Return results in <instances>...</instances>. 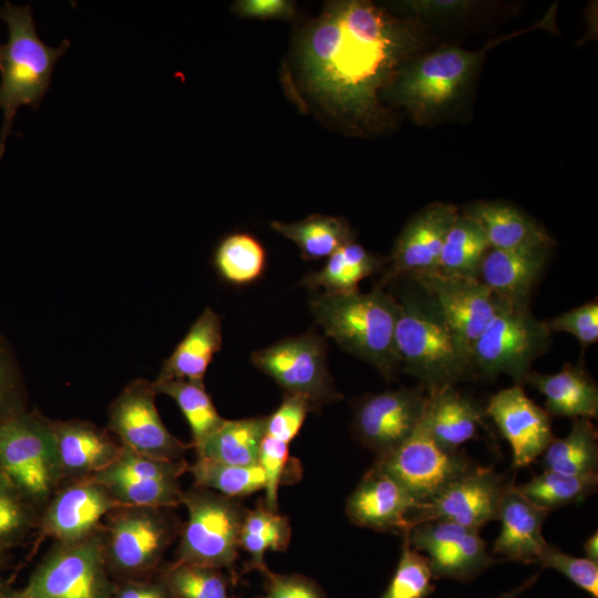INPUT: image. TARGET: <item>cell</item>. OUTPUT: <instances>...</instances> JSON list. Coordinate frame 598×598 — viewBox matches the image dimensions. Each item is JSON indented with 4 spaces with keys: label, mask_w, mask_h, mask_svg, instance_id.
Here are the masks:
<instances>
[{
    "label": "cell",
    "mask_w": 598,
    "mask_h": 598,
    "mask_svg": "<svg viewBox=\"0 0 598 598\" xmlns=\"http://www.w3.org/2000/svg\"><path fill=\"white\" fill-rule=\"evenodd\" d=\"M413 39L377 7L363 1L330 4L302 43L303 69L315 90L362 113Z\"/></svg>",
    "instance_id": "obj_1"
},
{
    "label": "cell",
    "mask_w": 598,
    "mask_h": 598,
    "mask_svg": "<svg viewBox=\"0 0 598 598\" xmlns=\"http://www.w3.org/2000/svg\"><path fill=\"white\" fill-rule=\"evenodd\" d=\"M409 280L412 286L393 295L399 303L394 344L401 371L427 392L474 378L471 354L439 303Z\"/></svg>",
    "instance_id": "obj_2"
},
{
    "label": "cell",
    "mask_w": 598,
    "mask_h": 598,
    "mask_svg": "<svg viewBox=\"0 0 598 598\" xmlns=\"http://www.w3.org/2000/svg\"><path fill=\"white\" fill-rule=\"evenodd\" d=\"M309 306L324 333L374 367L388 381L401 370L394 344L399 303L385 288L344 295L315 293Z\"/></svg>",
    "instance_id": "obj_3"
},
{
    "label": "cell",
    "mask_w": 598,
    "mask_h": 598,
    "mask_svg": "<svg viewBox=\"0 0 598 598\" xmlns=\"http://www.w3.org/2000/svg\"><path fill=\"white\" fill-rule=\"evenodd\" d=\"M0 19L8 27V41L0 43V110L3 122L0 133V161L20 106L38 110L50 89L58 60L71 43L59 47L45 44L37 33L30 4L16 6L9 1L0 8Z\"/></svg>",
    "instance_id": "obj_4"
},
{
    "label": "cell",
    "mask_w": 598,
    "mask_h": 598,
    "mask_svg": "<svg viewBox=\"0 0 598 598\" xmlns=\"http://www.w3.org/2000/svg\"><path fill=\"white\" fill-rule=\"evenodd\" d=\"M172 509L118 506L105 517L102 534L111 576L142 579L157 568L182 528Z\"/></svg>",
    "instance_id": "obj_5"
},
{
    "label": "cell",
    "mask_w": 598,
    "mask_h": 598,
    "mask_svg": "<svg viewBox=\"0 0 598 598\" xmlns=\"http://www.w3.org/2000/svg\"><path fill=\"white\" fill-rule=\"evenodd\" d=\"M0 473L42 511L64 483L51 420L27 410L0 423Z\"/></svg>",
    "instance_id": "obj_6"
},
{
    "label": "cell",
    "mask_w": 598,
    "mask_h": 598,
    "mask_svg": "<svg viewBox=\"0 0 598 598\" xmlns=\"http://www.w3.org/2000/svg\"><path fill=\"white\" fill-rule=\"evenodd\" d=\"M182 504L187 520L174 563L233 569L247 509L237 498L197 486L183 493Z\"/></svg>",
    "instance_id": "obj_7"
},
{
    "label": "cell",
    "mask_w": 598,
    "mask_h": 598,
    "mask_svg": "<svg viewBox=\"0 0 598 598\" xmlns=\"http://www.w3.org/2000/svg\"><path fill=\"white\" fill-rule=\"evenodd\" d=\"M551 333L529 307L503 303L472 349L475 377L492 380L509 375L526 384L532 363L549 349Z\"/></svg>",
    "instance_id": "obj_8"
},
{
    "label": "cell",
    "mask_w": 598,
    "mask_h": 598,
    "mask_svg": "<svg viewBox=\"0 0 598 598\" xmlns=\"http://www.w3.org/2000/svg\"><path fill=\"white\" fill-rule=\"evenodd\" d=\"M102 528L74 543H54L31 573L21 598H112Z\"/></svg>",
    "instance_id": "obj_9"
},
{
    "label": "cell",
    "mask_w": 598,
    "mask_h": 598,
    "mask_svg": "<svg viewBox=\"0 0 598 598\" xmlns=\"http://www.w3.org/2000/svg\"><path fill=\"white\" fill-rule=\"evenodd\" d=\"M551 14L535 27L489 41L477 51L441 49L410 64L398 78L394 94L415 117L427 118L453 101L466 84L484 54L504 40L549 22Z\"/></svg>",
    "instance_id": "obj_10"
},
{
    "label": "cell",
    "mask_w": 598,
    "mask_h": 598,
    "mask_svg": "<svg viewBox=\"0 0 598 598\" xmlns=\"http://www.w3.org/2000/svg\"><path fill=\"white\" fill-rule=\"evenodd\" d=\"M250 360L285 394L305 399L315 412L342 398L327 367L324 340L313 331L254 351Z\"/></svg>",
    "instance_id": "obj_11"
},
{
    "label": "cell",
    "mask_w": 598,
    "mask_h": 598,
    "mask_svg": "<svg viewBox=\"0 0 598 598\" xmlns=\"http://www.w3.org/2000/svg\"><path fill=\"white\" fill-rule=\"evenodd\" d=\"M373 465L394 477L417 506L477 466L465 453L442 448L430 435L423 419L408 440L377 458Z\"/></svg>",
    "instance_id": "obj_12"
},
{
    "label": "cell",
    "mask_w": 598,
    "mask_h": 598,
    "mask_svg": "<svg viewBox=\"0 0 598 598\" xmlns=\"http://www.w3.org/2000/svg\"><path fill=\"white\" fill-rule=\"evenodd\" d=\"M153 381H131L109 406L106 430L122 446L161 460H183L189 447L165 426L156 408Z\"/></svg>",
    "instance_id": "obj_13"
},
{
    "label": "cell",
    "mask_w": 598,
    "mask_h": 598,
    "mask_svg": "<svg viewBox=\"0 0 598 598\" xmlns=\"http://www.w3.org/2000/svg\"><path fill=\"white\" fill-rule=\"evenodd\" d=\"M429 401L421 385L368 394L355 404L353 436L383 457L408 440L420 425Z\"/></svg>",
    "instance_id": "obj_14"
},
{
    "label": "cell",
    "mask_w": 598,
    "mask_h": 598,
    "mask_svg": "<svg viewBox=\"0 0 598 598\" xmlns=\"http://www.w3.org/2000/svg\"><path fill=\"white\" fill-rule=\"evenodd\" d=\"M509 485L504 474L477 465L413 509L408 518V532L415 525L432 520L480 530L485 524L498 520L499 504Z\"/></svg>",
    "instance_id": "obj_15"
},
{
    "label": "cell",
    "mask_w": 598,
    "mask_h": 598,
    "mask_svg": "<svg viewBox=\"0 0 598 598\" xmlns=\"http://www.w3.org/2000/svg\"><path fill=\"white\" fill-rule=\"evenodd\" d=\"M478 532L432 520L415 525L403 536L414 549L427 554L433 578L467 582L494 563Z\"/></svg>",
    "instance_id": "obj_16"
},
{
    "label": "cell",
    "mask_w": 598,
    "mask_h": 598,
    "mask_svg": "<svg viewBox=\"0 0 598 598\" xmlns=\"http://www.w3.org/2000/svg\"><path fill=\"white\" fill-rule=\"evenodd\" d=\"M118 503L93 477L64 482L40 513V530L54 543H74L102 528Z\"/></svg>",
    "instance_id": "obj_17"
},
{
    "label": "cell",
    "mask_w": 598,
    "mask_h": 598,
    "mask_svg": "<svg viewBox=\"0 0 598 598\" xmlns=\"http://www.w3.org/2000/svg\"><path fill=\"white\" fill-rule=\"evenodd\" d=\"M406 278L435 299L470 354L475 341L504 303L477 278L439 271Z\"/></svg>",
    "instance_id": "obj_18"
},
{
    "label": "cell",
    "mask_w": 598,
    "mask_h": 598,
    "mask_svg": "<svg viewBox=\"0 0 598 598\" xmlns=\"http://www.w3.org/2000/svg\"><path fill=\"white\" fill-rule=\"evenodd\" d=\"M458 214L456 206L442 202L416 213L398 236L377 286L385 288L398 279L437 271L445 236Z\"/></svg>",
    "instance_id": "obj_19"
},
{
    "label": "cell",
    "mask_w": 598,
    "mask_h": 598,
    "mask_svg": "<svg viewBox=\"0 0 598 598\" xmlns=\"http://www.w3.org/2000/svg\"><path fill=\"white\" fill-rule=\"evenodd\" d=\"M485 413L509 443L516 468L536 461L554 439L550 415L530 400L520 385L493 394Z\"/></svg>",
    "instance_id": "obj_20"
},
{
    "label": "cell",
    "mask_w": 598,
    "mask_h": 598,
    "mask_svg": "<svg viewBox=\"0 0 598 598\" xmlns=\"http://www.w3.org/2000/svg\"><path fill=\"white\" fill-rule=\"evenodd\" d=\"M417 504L391 475L372 465L347 501L350 522L377 532L408 533V518Z\"/></svg>",
    "instance_id": "obj_21"
},
{
    "label": "cell",
    "mask_w": 598,
    "mask_h": 598,
    "mask_svg": "<svg viewBox=\"0 0 598 598\" xmlns=\"http://www.w3.org/2000/svg\"><path fill=\"white\" fill-rule=\"evenodd\" d=\"M63 481L91 477L112 464L122 445L87 421H51Z\"/></svg>",
    "instance_id": "obj_22"
},
{
    "label": "cell",
    "mask_w": 598,
    "mask_h": 598,
    "mask_svg": "<svg viewBox=\"0 0 598 598\" xmlns=\"http://www.w3.org/2000/svg\"><path fill=\"white\" fill-rule=\"evenodd\" d=\"M550 249L497 250L485 254L480 280L501 301L529 307L532 293L545 270Z\"/></svg>",
    "instance_id": "obj_23"
},
{
    "label": "cell",
    "mask_w": 598,
    "mask_h": 598,
    "mask_svg": "<svg viewBox=\"0 0 598 598\" xmlns=\"http://www.w3.org/2000/svg\"><path fill=\"white\" fill-rule=\"evenodd\" d=\"M548 514L530 503L511 484L499 504L498 520L502 527L493 553L517 563H538L548 545L542 532Z\"/></svg>",
    "instance_id": "obj_24"
},
{
    "label": "cell",
    "mask_w": 598,
    "mask_h": 598,
    "mask_svg": "<svg viewBox=\"0 0 598 598\" xmlns=\"http://www.w3.org/2000/svg\"><path fill=\"white\" fill-rule=\"evenodd\" d=\"M463 214L481 226L492 249H550L555 244L540 224L507 203L476 202Z\"/></svg>",
    "instance_id": "obj_25"
},
{
    "label": "cell",
    "mask_w": 598,
    "mask_h": 598,
    "mask_svg": "<svg viewBox=\"0 0 598 598\" xmlns=\"http://www.w3.org/2000/svg\"><path fill=\"white\" fill-rule=\"evenodd\" d=\"M526 383L545 396V411L550 416H598V386L582 364L565 363L557 373L532 371Z\"/></svg>",
    "instance_id": "obj_26"
},
{
    "label": "cell",
    "mask_w": 598,
    "mask_h": 598,
    "mask_svg": "<svg viewBox=\"0 0 598 598\" xmlns=\"http://www.w3.org/2000/svg\"><path fill=\"white\" fill-rule=\"evenodd\" d=\"M429 393L423 417L432 439L444 450L458 451L465 442L476 437L483 425V411L470 398L443 386Z\"/></svg>",
    "instance_id": "obj_27"
},
{
    "label": "cell",
    "mask_w": 598,
    "mask_h": 598,
    "mask_svg": "<svg viewBox=\"0 0 598 598\" xmlns=\"http://www.w3.org/2000/svg\"><path fill=\"white\" fill-rule=\"evenodd\" d=\"M221 343L220 318L207 307L172 354L164 360L156 380L203 381L214 355L220 351Z\"/></svg>",
    "instance_id": "obj_28"
},
{
    "label": "cell",
    "mask_w": 598,
    "mask_h": 598,
    "mask_svg": "<svg viewBox=\"0 0 598 598\" xmlns=\"http://www.w3.org/2000/svg\"><path fill=\"white\" fill-rule=\"evenodd\" d=\"M383 265L379 256L351 241L330 255L320 270L307 274L301 285L330 295L350 293L359 290V283L379 272Z\"/></svg>",
    "instance_id": "obj_29"
},
{
    "label": "cell",
    "mask_w": 598,
    "mask_h": 598,
    "mask_svg": "<svg viewBox=\"0 0 598 598\" xmlns=\"http://www.w3.org/2000/svg\"><path fill=\"white\" fill-rule=\"evenodd\" d=\"M267 416L225 420L196 451L197 457L231 465L258 464Z\"/></svg>",
    "instance_id": "obj_30"
},
{
    "label": "cell",
    "mask_w": 598,
    "mask_h": 598,
    "mask_svg": "<svg viewBox=\"0 0 598 598\" xmlns=\"http://www.w3.org/2000/svg\"><path fill=\"white\" fill-rule=\"evenodd\" d=\"M543 455L544 470L567 475L597 474L598 434L592 420L574 419L565 437H554Z\"/></svg>",
    "instance_id": "obj_31"
},
{
    "label": "cell",
    "mask_w": 598,
    "mask_h": 598,
    "mask_svg": "<svg viewBox=\"0 0 598 598\" xmlns=\"http://www.w3.org/2000/svg\"><path fill=\"white\" fill-rule=\"evenodd\" d=\"M489 248L481 226L471 217L458 214L445 236L437 271L480 279L481 264Z\"/></svg>",
    "instance_id": "obj_32"
},
{
    "label": "cell",
    "mask_w": 598,
    "mask_h": 598,
    "mask_svg": "<svg viewBox=\"0 0 598 598\" xmlns=\"http://www.w3.org/2000/svg\"><path fill=\"white\" fill-rule=\"evenodd\" d=\"M271 228L293 241L307 260L328 258L353 241V231L341 218L312 215L297 223L272 221Z\"/></svg>",
    "instance_id": "obj_33"
},
{
    "label": "cell",
    "mask_w": 598,
    "mask_h": 598,
    "mask_svg": "<svg viewBox=\"0 0 598 598\" xmlns=\"http://www.w3.org/2000/svg\"><path fill=\"white\" fill-rule=\"evenodd\" d=\"M156 392L172 398L182 411L192 433V444L199 450L225 421L216 410L203 381H153Z\"/></svg>",
    "instance_id": "obj_34"
},
{
    "label": "cell",
    "mask_w": 598,
    "mask_h": 598,
    "mask_svg": "<svg viewBox=\"0 0 598 598\" xmlns=\"http://www.w3.org/2000/svg\"><path fill=\"white\" fill-rule=\"evenodd\" d=\"M291 537V527L288 517L268 509L264 503L254 509H247L240 537L239 548L250 555L249 567L267 568L265 554L268 550H286Z\"/></svg>",
    "instance_id": "obj_35"
},
{
    "label": "cell",
    "mask_w": 598,
    "mask_h": 598,
    "mask_svg": "<svg viewBox=\"0 0 598 598\" xmlns=\"http://www.w3.org/2000/svg\"><path fill=\"white\" fill-rule=\"evenodd\" d=\"M266 261L264 246L245 233L228 235L214 252V266L218 276L234 286H246L260 279Z\"/></svg>",
    "instance_id": "obj_36"
},
{
    "label": "cell",
    "mask_w": 598,
    "mask_h": 598,
    "mask_svg": "<svg viewBox=\"0 0 598 598\" xmlns=\"http://www.w3.org/2000/svg\"><path fill=\"white\" fill-rule=\"evenodd\" d=\"M598 475H567L544 470L528 482L516 486L535 506L550 513L571 503L584 501L597 491Z\"/></svg>",
    "instance_id": "obj_37"
},
{
    "label": "cell",
    "mask_w": 598,
    "mask_h": 598,
    "mask_svg": "<svg viewBox=\"0 0 598 598\" xmlns=\"http://www.w3.org/2000/svg\"><path fill=\"white\" fill-rule=\"evenodd\" d=\"M187 472L194 486L212 489L230 498L248 496L265 488V474L259 464L231 465L197 457Z\"/></svg>",
    "instance_id": "obj_38"
},
{
    "label": "cell",
    "mask_w": 598,
    "mask_h": 598,
    "mask_svg": "<svg viewBox=\"0 0 598 598\" xmlns=\"http://www.w3.org/2000/svg\"><path fill=\"white\" fill-rule=\"evenodd\" d=\"M188 470L183 460L168 461L150 457L122 446L115 461L93 477L100 483L109 481H178Z\"/></svg>",
    "instance_id": "obj_39"
},
{
    "label": "cell",
    "mask_w": 598,
    "mask_h": 598,
    "mask_svg": "<svg viewBox=\"0 0 598 598\" xmlns=\"http://www.w3.org/2000/svg\"><path fill=\"white\" fill-rule=\"evenodd\" d=\"M40 511L0 473V556L39 526Z\"/></svg>",
    "instance_id": "obj_40"
},
{
    "label": "cell",
    "mask_w": 598,
    "mask_h": 598,
    "mask_svg": "<svg viewBox=\"0 0 598 598\" xmlns=\"http://www.w3.org/2000/svg\"><path fill=\"white\" fill-rule=\"evenodd\" d=\"M402 538L398 566L380 598H427L435 590L430 561Z\"/></svg>",
    "instance_id": "obj_41"
},
{
    "label": "cell",
    "mask_w": 598,
    "mask_h": 598,
    "mask_svg": "<svg viewBox=\"0 0 598 598\" xmlns=\"http://www.w3.org/2000/svg\"><path fill=\"white\" fill-rule=\"evenodd\" d=\"M162 578L174 598H229L227 582L218 569L173 563Z\"/></svg>",
    "instance_id": "obj_42"
},
{
    "label": "cell",
    "mask_w": 598,
    "mask_h": 598,
    "mask_svg": "<svg viewBox=\"0 0 598 598\" xmlns=\"http://www.w3.org/2000/svg\"><path fill=\"white\" fill-rule=\"evenodd\" d=\"M101 484L121 506L173 508L182 504L184 493L178 481H109Z\"/></svg>",
    "instance_id": "obj_43"
},
{
    "label": "cell",
    "mask_w": 598,
    "mask_h": 598,
    "mask_svg": "<svg viewBox=\"0 0 598 598\" xmlns=\"http://www.w3.org/2000/svg\"><path fill=\"white\" fill-rule=\"evenodd\" d=\"M27 411V392L14 353L0 336V423Z\"/></svg>",
    "instance_id": "obj_44"
},
{
    "label": "cell",
    "mask_w": 598,
    "mask_h": 598,
    "mask_svg": "<svg viewBox=\"0 0 598 598\" xmlns=\"http://www.w3.org/2000/svg\"><path fill=\"white\" fill-rule=\"evenodd\" d=\"M538 563L566 576L576 586L598 598V563L566 554L548 544Z\"/></svg>",
    "instance_id": "obj_45"
},
{
    "label": "cell",
    "mask_w": 598,
    "mask_h": 598,
    "mask_svg": "<svg viewBox=\"0 0 598 598\" xmlns=\"http://www.w3.org/2000/svg\"><path fill=\"white\" fill-rule=\"evenodd\" d=\"M554 332L571 334L580 344L582 353L598 341V301L590 300L551 319L544 321Z\"/></svg>",
    "instance_id": "obj_46"
},
{
    "label": "cell",
    "mask_w": 598,
    "mask_h": 598,
    "mask_svg": "<svg viewBox=\"0 0 598 598\" xmlns=\"http://www.w3.org/2000/svg\"><path fill=\"white\" fill-rule=\"evenodd\" d=\"M289 461V444L266 434L261 442L258 464L265 474L264 505L270 511L278 512V488Z\"/></svg>",
    "instance_id": "obj_47"
},
{
    "label": "cell",
    "mask_w": 598,
    "mask_h": 598,
    "mask_svg": "<svg viewBox=\"0 0 598 598\" xmlns=\"http://www.w3.org/2000/svg\"><path fill=\"white\" fill-rule=\"evenodd\" d=\"M310 411L305 399L285 394L280 405L267 415L266 434L289 444L299 434Z\"/></svg>",
    "instance_id": "obj_48"
},
{
    "label": "cell",
    "mask_w": 598,
    "mask_h": 598,
    "mask_svg": "<svg viewBox=\"0 0 598 598\" xmlns=\"http://www.w3.org/2000/svg\"><path fill=\"white\" fill-rule=\"evenodd\" d=\"M261 573L266 576V592L261 598H326L319 587L303 576L275 574L268 568Z\"/></svg>",
    "instance_id": "obj_49"
},
{
    "label": "cell",
    "mask_w": 598,
    "mask_h": 598,
    "mask_svg": "<svg viewBox=\"0 0 598 598\" xmlns=\"http://www.w3.org/2000/svg\"><path fill=\"white\" fill-rule=\"evenodd\" d=\"M112 598H174L161 577L157 580L142 578L123 580L116 585Z\"/></svg>",
    "instance_id": "obj_50"
},
{
    "label": "cell",
    "mask_w": 598,
    "mask_h": 598,
    "mask_svg": "<svg viewBox=\"0 0 598 598\" xmlns=\"http://www.w3.org/2000/svg\"><path fill=\"white\" fill-rule=\"evenodd\" d=\"M414 14L422 17H452L466 12L473 2L467 0H417L406 4Z\"/></svg>",
    "instance_id": "obj_51"
},
{
    "label": "cell",
    "mask_w": 598,
    "mask_h": 598,
    "mask_svg": "<svg viewBox=\"0 0 598 598\" xmlns=\"http://www.w3.org/2000/svg\"><path fill=\"white\" fill-rule=\"evenodd\" d=\"M292 6L285 0H244L236 3L239 14L255 18H278L289 16Z\"/></svg>",
    "instance_id": "obj_52"
},
{
    "label": "cell",
    "mask_w": 598,
    "mask_h": 598,
    "mask_svg": "<svg viewBox=\"0 0 598 598\" xmlns=\"http://www.w3.org/2000/svg\"><path fill=\"white\" fill-rule=\"evenodd\" d=\"M586 558L598 563V533L591 534L584 543Z\"/></svg>",
    "instance_id": "obj_53"
},
{
    "label": "cell",
    "mask_w": 598,
    "mask_h": 598,
    "mask_svg": "<svg viewBox=\"0 0 598 598\" xmlns=\"http://www.w3.org/2000/svg\"><path fill=\"white\" fill-rule=\"evenodd\" d=\"M537 578H538V574L529 577L526 581H524L518 587L499 595L497 598H517L522 592L530 588L536 582Z\"/></svg>",
    "instance_id": "obj_54"
},
{
    "label": "cell",
    "mask_w": 598,
    "mask_h": 598,
    "mask_svg": "<svg viewBox=\"0 0 598 598\" xmlns=\"http://www.w3.org/2000/svg\"><path fill=\"white\" fill-rule=\"evenodd\" d=\"M0 598H21L18 590L10 589L0 584Z\"/></svg>",
    "instance_id": "obj_55"
},
{
    "label": "cell",
    "mask_w": 598,
    "mask_h": 598,
    "mask_svg": "<svg viewBox=\"0 0 598 598\" xmlns=\"http://www.w3.org/2000/svg\"><path fill=\"white\" fill-rule=\"evenodd\" d=\"M2 566H3V556H0V570H1Z\"/></svg>",
    "instance_id": "obj_56"
}]
</instances>
